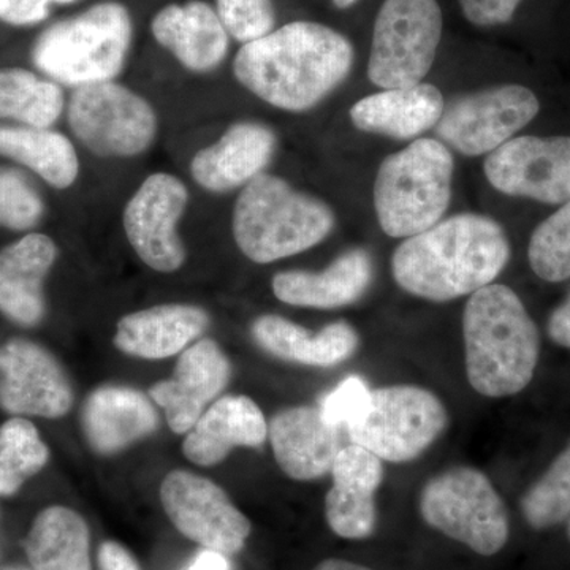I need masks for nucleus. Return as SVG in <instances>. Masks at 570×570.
Returning a JSON list of instances; mask_svg holds the SVG:
<instances>
[{
  "instance_id": "aec40b11",
  "label": "nucleus",
  "mask_w": 570,
  "mask_h": 570,
  "mask_svg": "<svg viewBox=\"0 0 570 570\" xmlns=\"http://www.w3.org/2000/svg\"><path fill=\"white\" fill-rule=\"evenodd\" d=\"M266 438L264 412L250 397L224 396L187 431L183 452L197 466H214L236 448H262Z\"/></svg>"
},
{
  "instance_id": "a211bd4d",
  "label": "nucleus",
  "mask_w": 570,
  "mask_h": 570,
  "mask_svg": "<svg viewBox=\"0 0 570 570\" xmlns=\"http://www.w3.org/2000/svg\"><path fill=\"white\" fill-rule=\"evenodd\" d=\"M340 431L326 422L318 406H298L276 414L269 423L268 436L285 474L307 482L332 472L341 449Z\"/></svg>"
},
{
  "instance_id": "473e14b6",
  "label": "nucleus",
  "mask_w": 570,
  "mask_h": 570,
  "mask_svg": "<svg viewBox=\"0 0 570 570\" xmlns=\"http://www.w3.org/2000/svg\"><path fill=\"white\" fill-rule=\"evenodd\" d=\"M325 519L330 530L340 538H371L377 524L374 494L333 485L325 498Z\"/></svg>"
},
{
  "instance_id": "72a5a7b5",
  "label": "nucleus",
  "mask_w": 570,
  "mask_h": 570,
  "mask_svg": "<svg viewBox=\"0 0 570 570\" xmlns=\"http://www.w3.org/2000/svg\"><path fill=\"white\" fill-rule=\"evenodd\" d=\"M43 216V202L18 171L0 168V227L28 230Z\"/></svg>"
},
{
  "instance_id": "423d86ee",
  "label": "nucleus",
  "mask_w": 570,
  "mask_h": 570,
  "mask_svg": "<svg viewBox=\"0 0 570 570\" xmlns=\"http://www.w3.org/2000/svg\"><path fill=\"white\" fill-rule=\"evenodd\" d=\"M453 170L452 153L434 138H420L389 156L374 183L382 232L392 238H411L441 223L452 198Z\"/></svg>"
},
{
  "instance_id": "b1692460",
  "label": "nucleus",
  "mask_w": 570,
  "mask_h": 570,
  "mask_svg": "<svg viewBox=\"0 0 570 570\" xmlns=\"http://www.w3.org/2000/svg\"><path fill=\"white\" fill-rule=\"evenodd\" d=\"M444 108L436 86L420 82L363 97L351 108V119L363 132L409 140L436 127Z\"/></svg>"
},
{
  "instance_id": "9b49d317",
  "label": "nucleus",
  "mask_w": 570,
  "mask_h": 570,
  "mask_svg": "<svg viewBox=\"0 0 570 570\" xmlns=\"http://www.w3.org/2000/svg\"><path fill=\"white\" fill-rule=\"evenodd\" d=\"M539 99L520 85L498 86L453 100L442 112L436 134L463 156L491 154L512 140L538 116Z\"/></svg>"
},
{
  "instance_id": "5701e85b",
  "label": "nucleus",
  "mask_w": 570,
  "mask_h": 570,
  "mask_svg": "<svg viewBox=\"0 0 570 570\" xmlns=\"http://www.w3.org/2000/svg\"><path fill=\"white\" fill-rule=\"evenodd\" d=\"M81 423L89 445L100 455H112L153 434L159 415L138 390L108 385L86 400Z\"/></svg>"
},
{
  "instance_id": "a18cd8bd",
  "label": "nucleus",
  "mask_w": 570,
  "mask_h": 570,
  "mask_svg": "<svg viewBox=\"0 0 570 570\" xmlns=\"http://www.w3.org/2000/svg\"><path fill=\"white\" fill-rule=\"evenodd\" d=\"M568 539H569V542H570V519L568 520Z\"/></svg>"
},
{
  "instance_id": "37998d69",
  "label": "nucleus",
  "mask_w": 570,
  "mask_h": 570,
  "mask_svg": "<svg viewBox=\"0 0 570 570\" xmlns=\"http://www.w3.org/2000/svg\"><path fill=\"white\" fill-rule=\"evenodd\" d=\"M314 570H373L370 568H365V566L356 564V562L346 561V560H336V558H332V560L322 561L321 564L317 566Z\"/></svg>"
},
{
  "instance_id": "4be33fe9",
  "label": "nucleus",
  "mask_w": 570,
  "mask_h": 570,
  "mask_svg": "<svg viewBox=\"0 0 570 570\" xmlns=\"http://www.w3.org/2000/svg\"><path fill=\"white\" fill-rule=\"evenodd\" d=\"M56 257L55 242L41 234L0 249V313L20 325L39 324L45 316V277Z\"/></svg>"
},
{
  "instance_id": "c9c22d12",
  "label": "nucleus",
  "mask_w": 570,
  "mask_h": 570,
  "mask_svg": "<svg viewBox=\"0 0 570 570\" xmlns=\"http://www.w3.org/2000/svg\"><path fill=\"white\" fill-rule=\"evenodd\" d=\"M333 485L376 493L384 480L382 460L358 444H348L337 452L332 468Z\"/></svg>"
},
{
  "instance_id": "4468645a",
  "label": "nucleus",
  "mask_w": 570,
  "mask_h": 570,
  "mask_svg": "<svg viewBox=\"0 0 570 570\" xmlns=\"http://www.w3.org/2000/svg\"><path fill=\"white\" fill-rule=\"evenodd\" d=\"M487 179L499 193L540 204L570 200V137L512 138L489 154Z\"/></svg>"
},
{
  "instance_id": "2f4dec72",
  "label": "nucleus",
  "mask_w": 570,
  "mask_h": 570,
  "mask_svg": "<svg viewBox=\"0 0 570 570\" xmlns=\"http://www.w3.org/2000/svg\"><path fill=\"white\" fill-rule=\"evenodd\" d=\"M528 258L540 279L547 283L570 279V200L535 228Z\"/></svg>"
},
{
  "instance_id": "2eb2a0df",
  "label": "nucleus",
  "mask_w": 570,
  "mask_h": 570,
  "mask_svg": "<svg viewBox=\"0 0 570 570\" xmlns=\"http://www.w3.org/2000/svg\"><path fill=\"white\" fill-rule=\"evenodd\" d=\"M73 392L58 360L31 341L0 347V406L17 415L58 419L70 411Z\"/></svg>"
},
{
  "instance_id": "79ce46f5",
  "label": "nucleus",
  "mask_w": 570,
  "mask_h": 570,
  "mask_svg": "<svg viewBox=\"0 0 570 570\" xmlns=\"http://www.w3.org/2000/svg\"><path fill=\"white\" fill-rule=\"evenodd\" d=\"M186 570H230V562L219 551L204 550Z\"/></svg>"
},
{
  "instance_id": "e433bc0d",
  "label": "nucleus",
  "mask_w": 570,
  "mask_h": 570,
  "mask_svg": "<svg viewBox=\"0 0 570 570\" xmlns=\"http://www.w3.org/2000/svg\"><path fill=\"white\" fill-rule=\"evenodd\" d=\"M370 395V389L360 377H347L328 395L322 397L321 409L326 422L337 430L346 428L347 423L358 414Z\"/></svg>"
},
{
  "instance_id": "c85d7f7f",
  "label": "nucleus",
  "mask_w": 570,
  "mask_h": 570,
  "mask_svg": "<svg viewBox=\"0 0 570 570\" xmlns=\"http://www.w3.org/2000/svg\"><path fill=\"white\" fill-rule=\"evenodd\" d=\"M63 110V92L56 82L24 69H0V118L50 129Z\"/></svg>"
},
{
  "instance_id": "393cba45",
  "label": "nucleus",
  "mask_w": 570,
  "mask_h": 570,
  "mask_svg": "<svg viewBox=\"0 0 570 570\" xmlns=\"http://www.w3.org/2000/svg\"><path fill=\"white\" fill-rule=\"evenodd\" d=\"M209 325V316L193 305H160L124 316L115 346L138 358H168L186 351Z\"/></svg>"
},
{
  "instance_id": "4c0bfd02",
  "label": "nucleus",
  "mask_w": 570,
  "mask_h": 570,
  "mask_svg": "<svg viewBox=\"0 0 570 570\" xmlns=\"http://www.w3.org/2000/svg\"><path fill=\"white\" fill-rule=\"evenodd\" d=\"M464 17L478 28L508 24L521 0H459Z\"/></svg>"
},
{
  "instance_id": "6e6552de",
  "label": "nucleus",
  "mask_w": 570,
  "mask_h": 570,
  "mask_svg": "<svg viewBox=\"0 0 570 570\" xmlns=\"http://www.w3.org/2000/svg\"><path fill=\"white\" fill-rule=\"evenodd\" d=\"M419 509L428 527L480 557H494L508 546V509L479 469L452 468L434 475L420 491Z\"/></svg>"
},
{
  "instance_id": "7ed1b4c3",
  "label": "nucleus",
  "mask_w": 570,
  "mask_h": 570,
  "mask_svg": "<svg viewBox=\"0 0 570 570\" xmlns=\"http://www.w3.org/2000/svg\"><path fill=\"white\" fill-rule=\"evenodd\" d=\"M463 337L468 381L480 395L513 396L531 384L539 363V330L508 285L490 284L469 296Z\"/></svg>"
},
{
  "instance_id": "a19ab883",
  "label": "nucleus",
  "mask_w": 570,
  "mask_h": 570,
  "mask_svg": "<svg viewBox=\"0 0 570 570\" xmlns=\"http://www.w3.org/2000/svg\"><path fill=\"white\" fill-rule=\"evenodd\" d=\"M547 333H549L550 340L554 344L570 351V294L551 313L549 324H547Z\"/></svg>"
},
{
  "instance_id": "c03bdc74",
  "label": "nucleus",
  "mask_w": 570,
  "mask_h": 570,
  "mask_svg": "<svg viewBox=\"0 0 570 570\" xmlns=\"http://www.w3.org/2000/svg\"><path fill=\"white\" fill-rule=\"evenodd\" d=\"M358 2V0H333L336 9L344 10L348 9V7L354 6V3Z\"/></svg>"
},
{
  "instance_id": "0eeeda50",
  "label": "nucleus",
  "mask_w": 570,
  "mask_h": 570,
  "mask_svg": "<svg viewBox=\"0 0 570 570\" xmlns=\"http://www.w3.org/2000/svg\"><path fill=\"white\" fill-rule=\"evenodd\" d=\"M448 426V409L433 392L392 385L370 390L346 431L352 444L362 445L382 461L407 463L426 452Z\"/></svg>"
},
{
  "instance_id": "c756f323",
  "label": "nucleus",
  "mask_w": 570,
  "mask_h": 570,
  "mask_svg": "<svg viewBox=\"0 0 570 570\" xmlns=\"http://www.w3.org/2000/svg\"><path fill=\"white\" fill-rule=\"evenodd\" d=\"M50 459L39 431L26 419L0 426V497H10Z\"/></svg>"
},
{
  "instance_id": "f03ea898",
  "label": "nucleus",
  "mask_w": 570,
  "mask_h": 570,
  "mask_svg": "<svg viewBox=\"0 0 570 570\" xmlns=\"http://www.w3.org/2000/svg\"><path fill=\"white\" fill-rule=\"evenodd\" d=\"M509 258L501 224L464 213L401 243L393 253L392 275L407 294L445 303L493 284Z\"/></svg>"
},
{
  "instance_id": "cd10ccee",
  "label": "nucleus",
  "mask_w": 570,
  "mask_h": 570,
  "mask_svg": "<svg viewBox=\"0 0 570 570\" xmlns=\"http://www.w3.org/2000/svg\"><path fill=\"white\" fill-rule=\"evenodd\" d=\"M0 156L31 168L56 189L77 181L80 159L66 135L40 127H0Z\"/></svg>"
},
{
  "instance_id": "1a4fd4ad",
  "label": "nucleus",
  "mask_w": 570,
  "mask_h": 570,
  "mask_svg": "<svg viewBox=\"0 0 570 570\" xmlns=\"http://www.w3.org/2000/svg\"><path fill=\"white\" fill-rule=\"evenodd\" d=\"M438 0H385L374 21L367 77L384 89L420 85L442 39Z\"/></svg>"
},
{
  "instance_id": "ddd939ff",
  "label": "nucleus",
  "mask_w": 570,
  "mask_h": 570,
  "mask_svg": "<svg viewBox=\"0 0 570 570\" xmlns=\"http://www.w3.org/2000/svg\"><path fill=\"white\" fill-rule=\"evenodd\" d=\"M189 204L186 184L175 175H149L127 202L124 232L130 246L149 268L174 273L186 261L178 224Z\"/></svg>"
},
{
  "instance_id": "dca6fc26",
  "label": "nucleus",
  "mask_w": 570,
  "mask_h": 570,
  "mask_svg": "<svg viewBox=\"0 0 570 570\" xmlns=\"http://www.w3.org/2000/svg\"><path fill=\"white\" fill-rule=\"evenodd\" d=\"M230 376V362L223 348L216 341L202 340L183 351L174 376L154 385L149 396L164 409L170 430L184 434L223 393Z\"/></svg>"
},
{
  "instance_id": "f704fd0d",
  "label": "nucleus",
  "mask_w": 570,
  "mask_h": 570,
  "mask_svg": "<svg viewBox=\"0 0 570 570\" xmlns=\"http://www.w3.org/2000/svg\"><path fill=\"white\" fill-rule=\"evenodd\" d=\"M216 11L228 36L243 45L275 31L273 0H216Z\"/></svg>"
},
{
  "instance_id": "9d476101",
  "label": "nucleus",
  "mask_w": 570,
  "mask_h": 570,
  "mask_svg": "<svg viewBox=\"0 0 570 570\" xmlns=\"http://www.w3.org/2000/svg\"><path fill=\"white\" fill-rule=\"evenodd\" d=\"M67 119L85 148L100 157H135L156 140L159 121L148 100L115 81L80 86Z\"/></svg>"
},
{
  "instance_id": "6ab92c4d",
  "label": "nucleus",
  "mask_w": 570,
  "mask_h": 570,
  "mask_svg": "<svg viewBox=\"0 0 570 570\" xmlns=\"http://www.w3.org/2000/svg\"><path fill=\"white\" fill-rule=\"evenodd\" d=\"M154 39L186 69L205 73L224 62L230 47L216 9L204 0L170 3L153 18Z\"/></svg>"
},
{
  "instance_id": "bb28decb",
  "label": "nucleus",
  "mask_w": 570,
  "mask_h": 570,
  "mask_svg": "<svg viewBox=\"0 0 570 570\" xmlns=\"http://www.w3.org/2000/svg\"><path fill=\"white\" fill-rule=\"evenodd\" d=\"M91 535L80 513L55 505L33 521L26 553L33 570H92Z\"/></svg>"
},
{
  "instance_id": "39448f33",
  "label": "nucleus",
  "mask_w": 570,
  "mask_h": 570,
  "mask_svg": "<svg viewBox=\"0 0 570 570\" xmlns=\"http://www.w3.org/2000/svg\"><path fill=\"white\" fill-rule=\"evenodd\" d=\"M132 36L127 7L107 0L41 33L33 45V63L52 80L73 88L112 81L126 66Z\"/></svg>"
},
{
  "instance_id": "f257e3e1",
  "label": "nucleus",
  "mask_w": 570,
  "mask_h": 570,
  "mask_svg": "<svg viewBox=\"0 0 570 570\" xmlns=\"http://www.w3.org/2000/svg\"><path fill=\"white\" fill-rule=\"evenodd\" d=\"M354 66L351 41L311 21H294L236 52V80L264 102L306 111L341 85Z\"/></svg>"
},
{
  "instance_id": "412c9836",
  "label": "nucleus",
  "mask_w": 570,
  "mask_h": 570,
  "mask_svg": "<svg viewBox=\"0 0 570 570\" xmlns=\"http://www.w3.org/2000/svg\"><path fill=\"white\" fill-rule=\"evenodd\" d=\"M374 277V264L365 249L340 255L324 272H281L273 277V294L285 305L336 309L358 302Z\"/></svg>"
},
{
  "instance_id": "20e7f679",
  "label": "nucleus",
  "mask_w": 570,
  "mask_h": 570,
  "mask_svg": "<svg viewBox=\"0 0 570 570\" xmlns=\"http://www.w3.org/2000/svg\"><path fill=\"white\" fill-rule=\"evenodd\" d=\"M333 228L335 213L328 205L265 174L246 184L232 220L236 246L262 265L305 253L324 242Z\"/></svg>"
},
{
  "instance_id": "49530a36",
  "label": "nucleus",
  "mask_w": 570,
  "mask_h": 570,
  "mask_svg": "<svg viewBox=\"0 0 570 570\" xmlns=\"http://www.w3.org/2000/svg\"><path fill=\"white\" fill-rule=\"evenodd\" d=\"M2 570H26V569H21V568H6V569H2Z\"/></svg>"
},
{
  "instance_id": "7c9ffc66",
  "label": "nucleus",
  "mask_w": 570,
  "mask_h": 570,
  "mask_svg": "<svg viewBox=\"0 0 570 570\" xmlns=\"http://www.w3.org/2000/svg\"><path fill=\"white\" fill-rule=\"evenodd\" d=\"M520 510L535 531L550 530L570 519V444L523 494Z\"/></svg>"
},
{
  "instance_id": "a878e982",
  "label": "nucleus",
  "mask_w": 570,
  "mask_h": 570,
  "mask_svg": "<svg viewBox=\"0 0 570 570\" xmlns=\"http://www.w3.org/2000/svg\"><path fill=\"white\" fill-rule=\"evenodd\" d=\"M253 336L268 354L306 366L332 367L346 362L358 348V333L347 322L324 326L317 335L279 316H262Z\"/></svg>"
},
{
  "instance_id": "f3484780",
  "label": "nucleus",
  "mask_w": 570,
  "mask_h": 570,
  "mask_svg": "<svg viewBox=\"0 0 570 570\" xmlns=\"http://www.w3.org/2000/svg\"><path fill=\"white\" fill-rule=\"evenodd\" d=\"M276 149V135L265 124L243 121L195 154L190 175L208 193L224 194L262 175Z\"/></svg>"
},
{
  "instance_id": "58836bf2",
  "label": "nucleus",
  "mask_w": 570,
  "mask_h": 570,
  "mask_svg": "<svg viewBox=\"0 0 570 570\" xmlns=\"http://www.w3.org/2000/svg\"><path fill=\"white\" fill-rule=\"evenodd\" d=\"M78 0H0V20L13 26H31L47 20L52 3L66 6Z\"/></svg>"
},
{
  "instance_id": "ea45409f",
  "label": "nucleus",
  "mask_w": 570,
  "mask_h": 570,
  "mask_svg": "<svg viewBox=\"0 0 570 570\" xmlns=\"http://www.w3.org/2000/svg\"><path fill=\"white\" fill-rule=\"evenodd\" d=\"M97 561H99L100 570H140L132 553L121 543L112 542V540H107L100 546Z\"/></svg>"
},
{
  "instance_id": "f8f14e48",
  "label": "nucleus",
  "mask_w": 570,
  "mask_h": 570,
  "mask_svg": "<svg viewBox=\"0 0 570 570\" xmlns=\"http://www.w3.org/2000/svg\"><path fill=\"white\" fill-rule=\"evenodd\" d=\"M160 501L176 530L205 550L228 557L245 549L250 521L212 480L187 471L170 472L160 487Z\"/></svg>"
}]
</instances>
